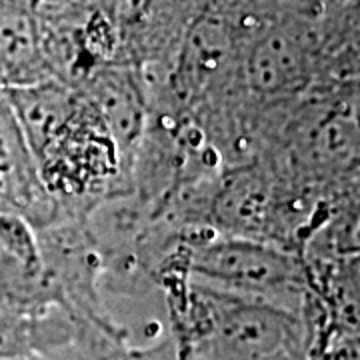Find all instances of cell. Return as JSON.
<instances>
[{
    "instance_id": "6da1fadb",
    "label": "cell",
    "mask_w": 360,
    "mask_h": 360,
    "mask_svg": "<svg viewBox=\"0 0 360 360\" xmlns=\"http://www.w3.org/2000/svg\"><path fill=\"white\" fill-rule=\"evenodd\" d=\"M56 217L86 219L130 193V165L94 106L72 84L49 80L6 90Z\"/></svg>"
},
{
    "instance_id": "52a82bcc",
    "label": "cell",
    "mask_w": 360,
    "mask_h": 360,
    "mask_svg": "<svg viewBox=\"0 0 360 360\" xmlns=\"http://www.w3.org/2000/svg\"><path fill=\"white\" fill-rule=\"evenodd\" d=\"M56 80L37 14L25 0H0V89Z\"/></svg>"
},
{
    "instance_id": "5b68a950",
    "label": "cell",
    "mask_w": 360,
    "mask_h": 360,
    "mask_svg": "<svg viewBox=\"0 0 360 360\" xmlns=\"http://www.w3.org/2000/svg\"><path fill=\"white\" fill-rule=\"evenodd\" d=\"M54 310L65 312L37 229L18 212H0V314L44 316Z\"/></svg>"
},
{
    "instance_id": "7a4b0ae2",
    "label": "cell",
    "mask_w": 360,
    "mask_h": 360,
    "mask_svg": "<svg viewBox=\"0 0 360 360\" xmlns=\"http://www.w3.org/2000/svg\"><path fill=\"white\" fill-rule=\"evenodd\" d=\"M359 78H347L321 82L298 98L262 156L304 193L330 205L359 196Z\"/></svg>"
},
{
    "instance_id": "30bf717a",
    "label": "cell",
    "mask_w": 360,
    "mask_h": 360,
    "mask_svg": "<svg viewBox=\"0 0 360 360\" xmlns=\"http://www.w3.org/2000/svg\"><path fill=\"white\" fill-rule=\"evenodd\" d=\"M319 360H359V352H342V354H333V356H322Z\"/></svg>"
},
{
    "instance_id": "9c48e42d",
    "label": "cell",
    "mask_w": 360,
    "mask_h": 360,
    "mask_svg": "<svg viewBox=\"0 0 360 360\" xmlns=\"http://www.w3.org/2000/svg\"><path fill=\"white\" fill-rule=\"evenodd\" d=\"M13 360H98L92 354L84 352L80 347H70L56 350V352H46V354H39V356H26V359H13Z\"/></svg>"
},
{
    "instance_id": "3957f363",
    "label": "cell",
    "mask_w": 360,
    "mask_h": 360,
    "mask_svg": "<svg viewBox=\"0 0 360 360\" xmlns=\"http://www.w3.org/2000/svg\"><path fill=\"white\" fill-rule=\"evenodd\" d=\"M179 264L193 283L222 295L266 302L319 322L321 300L312 290L302 255L281 246L205 234L182 243Z\"/></svg>"
},
{
    "instance_id": "8992f818",
    "label": "cell",
    "mask_w": 360,
    "mask_h": 360,
    "mask_svg": "<svg viewBox=\"0 0 360 360\" xmlns=\"http://www.w3.org/2000/svg\"><path fill=\"white\" fill-rule=\"evenodd\" d=\"M0 212H18L32 226L49 224L58 212L40 182L4 89H0Z\"/></svg>"
},
{
    "instance_id": "ba28073f",
    "label": "cell",
    "mask_w": 360,
    "mask_h": 360,
    "mask_svg": "<svg viewBox=\"0 0 360 360\" xmlns=\"http://www.w3.org/2000/svg\"><path fill=\"white\" fill-rule=\"evenodd\" d=\"M106 360H186L179 340L168 330L150 342L124 345Z\"/></svg>"
},
{
    "instance_id": "277c9868",
    "label": "cell",
    "mask_w": 360,
    "mask_h": 360,
    "mask_svg": "<svg viewBox=\"0 0 360 360\" xmlns=\"http://www.w3.org/2000/svg\"><path fill=\"white\" fill-rule=\"evenodd\" d=\"M205 0H96L116 46V60L144 80L165 77Z\"/></svg>"
}]
</instances>
